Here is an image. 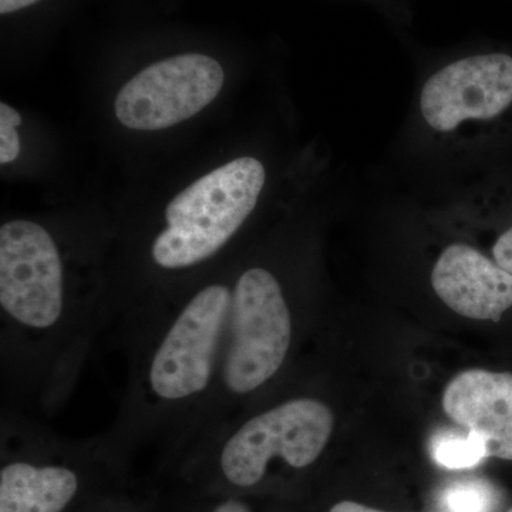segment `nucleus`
I'll list each match as a JSON object with an SVG mask.
<instances>
[{"label": "nucleus", "instance_id": "f257e3e1", "mask_svg": "<svg viewBox=\"0 0 512 512\" xmlns=\"http://www.w3.org/2000/svg\"><path fill=\"white\" fill-rule=\"evenodd\" d=\"M109 299L77 292L55 235L39 222L0 227L2 410L50 420L73 396Z\"/></svg>", "mask_w": 512, "mask_h": 512}, {"label": "nucleus", "instance_id": "39448f33", "mask_svg": "<svg viewBox=\"0 0 512 512\" xmlns=\"http://www.w3.org/2000/svg\"><path fill=\"white\" fill-rule=\"evenodd\" d=\"M265 184V165L239 157L175 195L148 247L154 271L183 274L220 255L255 211Z\"/></svg>", "mask_w": 512, "mask_h": 512}, {"label": "nucleus", "instance_id": "f03ea898", "mask_svg": "<svg viewBox=\"0 0 512 512\" xmlns=\"http://www.w3.org/2000/svg\"><path fill=\"white\" fill-rule=\"evenodd\" d=\"M335 413L315 396H289L245 407L181 457L208 488L245 491L264 483L274 463L291 470L313 466L328 447Z\"/></svg>", "mask_w": 512, "mask_h": 512}, {"label": "nucleus", "instance_id": "423d86ee", "mask_svg": "<svg viewBox=\"0 0 512 512\" xmlns=\"http://www.w3.org/2000/svg\"><path fill=\"white\" fill-rule=\"evenodd\" d=\"M511 109L512 56L476 53L441 64L424 77L414 117L429 143L466 153Z\"/></svg>", "mask_w": 512, "mask_h": 512}, {"label": "nucleus", "instance_id": "4468645a", "mask_svg": "<svg viewBox=\"0 0 512 512\" xmlns=\"http://www.w3.org/2000/svg\"><path fill=\"white\" fill-rule=\"evenodd\" d=\"M205 512H254L251 505L234 494L215 493L214 500Z\"/></svg>", "mask_w": 512, "mask_h": 512}, {"label": "nucleus", "instance_id": "7ed1b4c3", "mask_svg": "<svg viewBox=\"0 0 512 512\" xmlns=\"http://www.w3.org/2000/svg\"><path fill=\"white\" fill-rule=\"evenodd\" d=\"M295 332V313L279 276L262 265L239 271L232 279L217 386L188 450L249 406L281 375L292 353Z\"/></svg>", "mask_w": 512, "mask_h": 512}, {"label": "nucleus", "instance_id": "6e6552de", "mask_svg": "<svg viewBox=\"0 0 512 512\" xmlns=\"http://www.w3.org/2000/svg\"><path fill=\"white\" fill-rule=\"evenodd\" d=\"M430 282L441 301L464 318L498 322L512 308V275L464 241L440 252Z\"/></svg>", "mask_w": 512, "mask_h": 512}, {"label": "nucleus", "instance_id": "0eeeda50", "mask_svg": "<svg viewBox=\"0 0 512 512\" xmlns=\"http://www.w3.org/2000/svg\"><path fill=\"white\" fill-rule=\"evenodd\" d=\"M225 74L214 57L173 56L141 70L116 97L117 119L138 131H158L191 119L217 99Z\"/></svg>", "mask_w": 512, "mask_h": 512}, {"label": "nucleus", "instance_id": "9d476101", "mask_svg": "<svg viewBox=\"0 0 512 512\" xmlns=\"http://www.w3.org/2000/svg\"><path fill=\"white\" fill-rule=\"evenodd\" d=\"M430 453L439 466L448 470L473 468L488 457L484 441L468 431L466 436L457 431L437 434L431 439Z\"/></svg>", "mask_w": 512, "mask_h": 512}, {"label": "nucleus", "instance_id": "1a4fd4ad", "mask_svg": "<svg viewBox=\"0 0 512 512\" xmlns=\"http://www.w3.org/2000/svg\"><path fill=\"white\" fill-rule=\"evenodd\" d=\"M443 409L484 441L487 456L512 460V375L471 369L447 384Z\"/></svg>", "mask_w": 512, "mask_h": 512}, {"label": "nucleus", "instance_id": "dca6fc26", "mask_svg": "<svg viewBox=\"0 0 512 512\" xmlns=\"http://www.w3.org/2000/svg\"><path fill=\"white\" fill-rule=\"evenodd\" d=\"M329 512H384L375 510V508L366 507V505L355 503V501H340L333 505Z\"/></svg>", "mask_w": 512, "mask_h": 512}, {"label": "nucleus", "instance_id": "2eb2a0df", "mask_svg": "<svg viewBox=\"0 0 512 512\" xmlns=\"http://www.w3.org/2000/svg\"><path fill=\"white\" fill-rule=\"evenodd\" d=\"M39 0H0V13L9 15V13L18 12L29 6L35 5Z\"/></svg>", "mask_w": 512, "mask_h": 512}, {"label": "nucleus", "instance_id": "9b49d317", "mask_svg": "<svg viewBox=\"0 0 512 512\" xmlns=\"http://www.w3.org/2000/svg\"><path fill=\"white\" fill-rule=\"evenodd\" d=\"M495 503V488L484 480L456 481L440 497L443 512H493Z\"/></svg>", "mask_w": 512, "mask_h": 512}, {"label": "nucleus", "instance_id": "ddd939ff", "mask_svg": "<svg viewBox=\"0 0 512 512\" xmlns=\"http://www.w3.org/2000/svg\"><path fill=\"white\" fill-rule=\"evenodd\" d=\"M491 258L512 275V225L495 238Z\"/></svg>", "mask_w": 512, "mask_h": 512}, {"label": "nucleus", "instance_id": "a211bd4d", "mask_svg": "<svg viewBox=\"0 0 512 512\" xmlns=\"http://www.w3.org/2000/svg\"><path fill=\"white\" fill-rule=\"evenodd\" d=\"M117 512H121V511H117Z\"/></svg>", "mask_w": 512, "mask_h": 512}, {"label": "nucleus", "instance_id": "20e7f679", "mask_svg": "<svg viewBox=\"0 0 512 512\" xmlns=\"http://www.w3.org/2000/svg\"><path fill=\"white\" fill-rule=\"evenodd\" d=\"M0 420V512H67L90 471L124 460L104 433L67 439L46 420L10 410Z\"/></svg>", "mask_w": 512, "mask_h": 512}, {"label": "nucleus", "instance_id": "f3484780", "mask_svg": "<svg viewBox=\"0 0 512 512\" xmlns=\"http://www.w3.org/2000/svg\"><path fill=\"white\" fill-rule=\"evenodd\" d=\"M508 512H512V508H510V510H508Z\"/></svg>", "mask_w": 512, "mask_h": 512}, {"label": "nucleus", "instance_id": "f8f14e48", "mask_svg": "<svg viewBox=\"0 0 512 512\" xmlns=\"http://www.w3.org/2000/svg\"><path fill=\"white\" fill-rule=\"evenodd\" d=\"M22 117L6 103H0V163H12L20 154L19 134L16 128Z\"/></svg>", "mask_w": 512, "mask_h": 512}]
</instances>
